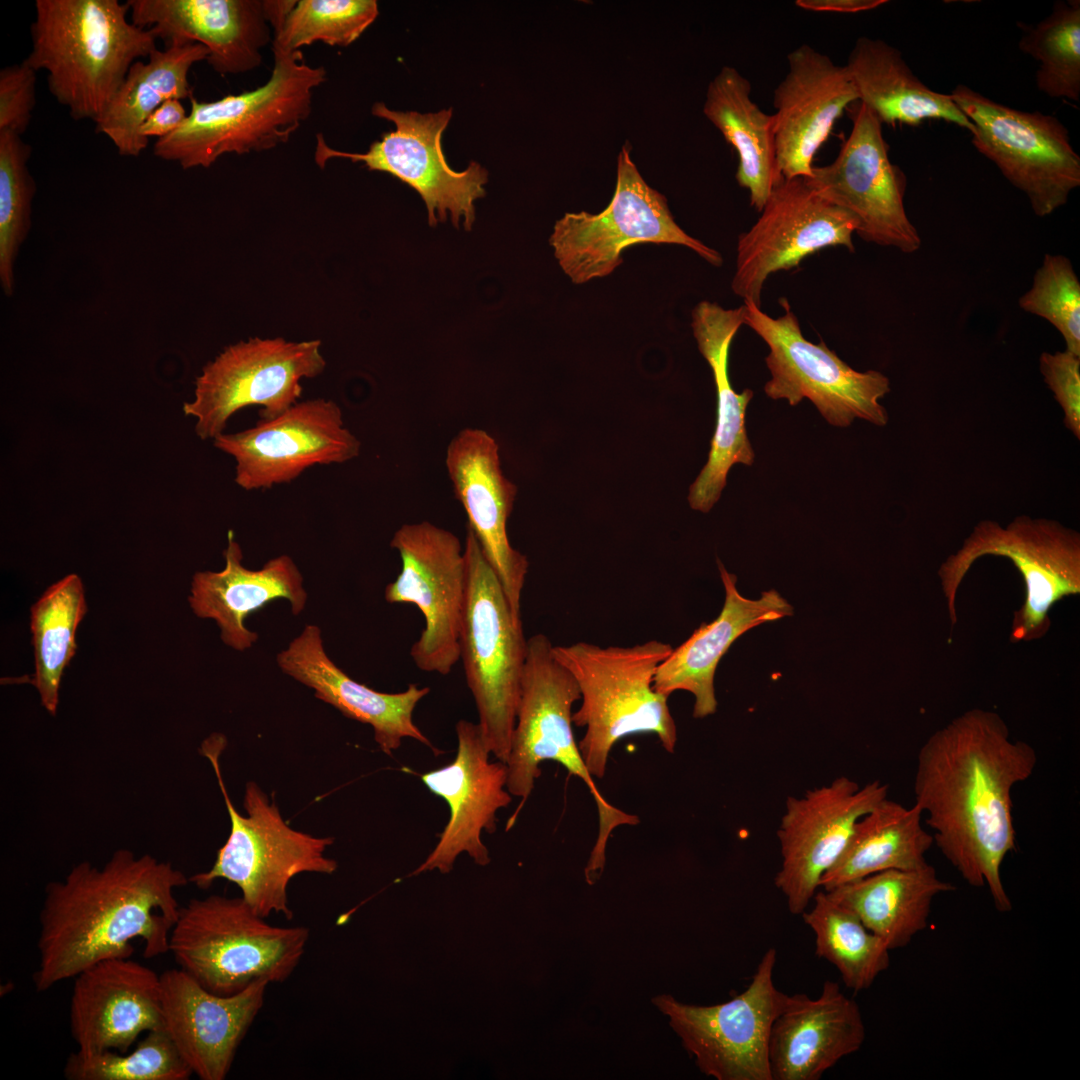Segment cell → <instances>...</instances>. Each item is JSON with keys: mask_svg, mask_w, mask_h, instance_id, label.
I'll return each instance as SVG.
<instances>
[{"mask_svg": "<svg viewBox=\"0 0 1080 1080\" xmlns=\"http://www.w3.org/2000/svg\"><path fill=\"white\" fill-rule=\"evenodd\" d=\"M1036 764L1035 749L1012 740L998 713L980 708L936 730L917 757L914 804L933 843L969 885L988 889L1000 912L1012 909L1001 878L1016 847L1012 789Z\"/></svg>", "mask_w": 1080, "mask_h": 1080, "instance_id": "1", "label": "cell"}, {"mask_svg": "<svg viewBox=\"0 0 1080 1080\" xmlns=\"http://www.w3.org/2000/svg\"><path fill=\"white\" fill-rule=\"evenodd\" d=\"M189 882L170 863L118 849L101 867L73 866L47 884L39 913L35 989L47 991L104 960L130 958L132 941L143 955L169 952L180 906L174 890Z\"/></svg>", "mask_w": 1080, "mask_h": 1080, "instance_id": "2", "label": "cell"}, {"mask_svg": "<svg viewBox=\"0 0 1080 1080\" xmlns=\"http://www.w3.org/2000/svg\"><path fill=\"white\" fill-rule=\"evenodd\" d=\"M127 2L36 0L25 59L47 72L48 89L74 120L96 121L130 67L156 49L154 32L129 21Z\"/></svg>", "mask_w": 1080, "mask_h": 1080, "instance_id": "3", "label": "cell"}, {"mask_svg": "<svg viewBox=\"0 0 1080 1080\" xmlns=\"http://www.w3.org/2000/svg\"><path fill=\"white\" fill-rule=\"evenodd\" d=\"M672 650L658 640L628 647L552 646L554 658L580 690L582 703L572 722L586 728L578 746L593 777H604L612 748L629 735L655 734L667 752H674L677 729L668 697L653 687L658 666Z\"/></svg>", "mask_w": 1080, "mask_h": 1080, "instance_id": "4", "label": "cell"}, {"mask_svg": "<svg viewBox=\"0 0 1080 1080\" xmlns=\"http://www.w3.org/2000/svg\"><path fill=\"white\" fill-rule=\"evenodd\" d=\"M274 66L262 86L211 102L190 98L191 110L173 133L157 139L155 157L183 169L210 167L228 153L245 154L286 143L310 116L324 67L305 63L301 51L272 49Z\"/></svg>", "mask_w": 1080, "mask_h": 1080, "instance_id": "5", "label": "cell"}, {"mask_svg": "<svg viewBox=\"0 0 1080 1080\" xmlns=\"http://www.w3.org/2000/svg\"><path fill=\"white\" fill-rule=\"evenodd\" d=\"M226 744L224 735L213 733L202 742L200 752L213 766L229 814L230 834L212 867L192 875L189 882L208 889L215 880L225 879L239 887L241 897L258 915L267 918L281 914L290 920V881L304 872L333 874L337 862L324 853L334 839L291 828L255 782L245 787L243 806L247 815L240 814L232 804L220 768Z\"/></svg>", "mask_w": 1080, "mask_h": 1080, "instance_id": "6", "label": "cell"}, {"mask_svg": "<svg viewBox=\"0 0 1080 1080\" xmlns=\"http://www.w3.org/2000/svg\"><path fill=\"white\" fill-rule=\"evenodd\" d=\"M547 636L536 634L527 640L521 698L507 760V790L521 802L510 817V829L540 777V764L552 760L580 778L588 787L598 811V835L592 848L585 877L593 882L602 873L606 846L614 829L636 825V815L622 811L605 800L589 772L572 729V707L581 699L570 672L552 654Z\"/></svg>", "mask_w": 1080, "mask_h": 1080, "instance_id": "7", "label": "cell"}, {"mask_svg": "<svg viewBox=\"0 0 1080 1080\" xmlns=\"http://www.w3.org/2000/svg\"><path fill=\"white\" fill-rule=\"evenodd\" d=\"M265 919L242 897L191 899L179 909L169 952L181 970L218 995L236 994L258 980L283 982L300 963L310 932Z\"/></svg>", "mask_w": 1080, "mask_h": 1080, "instance_id": "8", "label": "cell"}, {"mask_svg": "<svg viewBox=\"0 0 1080 1080\" xmlns=\"http://www.w3.org/2000/svg\"><path fill=\"white\" fill-rule=\"evenodd\" d=\"M466 590L460 659L483 739L507 763L521 698L527 652L522 622L513 617L500 581L467 528Z\"/></svg>", "mask_w": 1080, "mask_h": 1080, "instance_id": "9", "label": "cell"}, {"mask_svg": "<svg viewBox=\"0 0 1080 1080\" xmlns=\"http://www.w3.org/2000/svg\"><path fill=\"white\" fill-rule=\"evenodd\" d=\"M1008 558L1023 577L1025 599L1015 611L1010 640L1029 642L1046 635L1050 609L1080 593V534L1060 522L1027 515L1002 526L981 520L961 547L938 569L952 625L957 623L956 596L961 582L981 557Z\"/></svg>", "mask_w": 1080, "mask_h": 1080, "instance_id": "10", "label": "cell"}, {"mask_svg": "<svg viewBox=\"0 0 1080 1080\" xmlns=\"http://www.w3.org/2000/svg\"><path fill=\"white\" fill-rule=\"evenodd\" d=\"M639 243L688 247L714 266L721 254L688 235L674 220L666 197L650 187L625 144L617 158L615 191L600 213H565L556 221L550 245L564 273L575 284L611 274L621 253Z\"/></svg>", "mask_w": 1080, "mask_h": 1080, "instance_id": "11", "label": "cell"}, {"mask_svg": "<svg viewBox=\"0 0 1080 1080\" xmlns=\"http://www.w3.org/2000/svg\"><path fill=\"white\" fill-rule=\"evenodd\" d=\"M784 313L771 317L752 303H744V325L769 347L765 358L771 378L764 386L773 400L796 406L807 398L831 425L847 427L856 419L885 426L888 413L879 400L890 392L888 377L879 371L854 370L821 341L807 340L787 299Z\"/></svg>", "mask_w": 1080, "mask_h": 1080, "instance_id": "12", "label": "cell"}, {"mask_svg": "<svg viewBox=\"0 0 1080 1080\" xmlns=\"http://www.w3.org/2000/svg\"><path fill=\"white\" fill-rule=\"evenodd\" d=\"M972 122L971 143L1045 217L1065 205L1080 186V156L1055 116L996 102L959 84L949 93Z\"/></svg>", "mask_w": 1080, "mask_h": 1080, "instance_id": "13", "label": "cell"}, {"mask_svg": "<svg viewBox=\"0 0 1080 1080\" xmlns=\"http://www.w3.org/2000/svg\"><path fill=\"white\" fill-rule=\"evenodd\" d=\"M371 111L374 116L394 123L395 130L382 134L365 153L331 148L322 134H318L316 164L323 168L333 158L363 162L369 170L391 174L416 190L426 205L431 226L449 217L456 228L471 230L475 221L474 203L486 194L488 172L477 162H471L460 172L448 165L441 137L452 117V108L422 114L391 110L383 102H377Z\"/></svg>", "mask_w": 1080, "mask_h": 1080, "instance_id": "14", "label": "cell"}, {"mask_svg": "<svg viewBox=\"0 0 1080 1080\" xmlns=\"http://www.w3.org/2000/svg\"><path fill=\"white\" fill-rule=\"evenodd\" d=\"M320 347L319 340L282 338L231 345L203 367L183 412L196 419L195 432L202 440L223 434L229 419L249 406L261 407L262 419L274 418L298 402L302 379L324 371Z\"/></svg>", "mask_w": 1080, "mask_h": 1080, "instance_id": "15", "label": "cell"}, {"mask_svg": "<svg viewBox=\"0 0 1080 1080\" xmlns=\"http://www.w3.org/2000/svg\"><path fill=\"white\" fill-rule=\"evenodd\" d=\"M776 956L769 948L747 988L727 1002L699 1006L671 995L652 999L705 1075L717 1080H772L769 1038L786 995L773 981Z\"/></svg>", "mask_w": 1080, "mask_h": 1080, "instance_id": "16", "label": "cell"}, {"mask_svg": "<svg viewBox=\"0 0 1080 1080\" xmlns=\"http://www.w3.org/2000/svg\"><path fill=\"white\" fill-rule=\"evenodd\" d=\"M390 546L398 551L402 568L386 586L385 600L417 606L425 625L410 656L420 670L447 675L460 659L464 544L451 531L422 521L398 528Z\"/></svg>", "mask_w": 1080, "mask_h": 1080, "instance_id": "17", "label": "cell"}, {"mask_svg": "<svg viewBox=\"0 0 1080 1080\" xmlns=\"http://www.w3.org/2000/svg\"><path fill=\"white\" fill-rule=\"evenodd\" d=\"M851 119L850 135L834 161L813 166L805 180L813 191L857 219L856 233L864 241L916 252L921 238L904 207L907 178L889 159L882 123L859 101Z\"/></svg>", "mask_w": 1080, "mask_h": 1080, "instance_id": "18", "label": "cell"}, {"mask_svg": "<svg viewBox=\"0 0 1080 1080\" xmlns=\"http://www.w3.org/2000/svg\"><path fill=\"white\" fill-rule=\"evenodd\" d=\"M755 224L737 242L733 292L761 307L767 278L833 246L854 252L857 219L813 191L805 178L781 176Z\"/></svg>", "mask_w": 1080, "mask_h": 1080, "instance_id": "19", "label": "cell"}, {"mask_svg": "<svg viewBox=\"0 0 1080 1080\" xmlns=\"http://www.w3.org/2000/svg\"><path fill=\"white\" fill-rule=\"evenodd\" d=\"M235 460V482L245 490L289 483L315 465L358 457L360 440L345 426L339 405L323 398L297 402L282 414L214 439Z\"/></svg>", "mask_w": 1080, "mask_h": 1080, "instance_id": "20", "label": "cell"}, {"mask_svg": "<svg viewBox=\"0 0 1080 1080\" xmlns=\"http://www.w3.org/2000/svg\"><path fill=\"white\" fill-rule=\"evenodd\" d=\"M887 792L888 786L879 780L860 786L840 776L801 797L787 798L777 831L782 863L774 882L792 914L801 915L808 908L856 822Z\"/></svg>", "mask_w": 1080, "mask_h": 1080, "instance_id": "21", "label": "cell"}, {"mask_svg": "<svg viewBox=\"0 0 1080 1080\" xmlns=\"http://www.w3.org/2000/svg\"><path fill=\"white\" fill-rule=\"evenodd\" d=\"M458 746L454 760L421 775L425 786L443 798L450 810L439 841L426 860L412 873L438 869L449 873L457 856L467 852L476 864L490 862L482 831H496V813L507 807L512 795L507 788V764L491 762L478 723L459 720L455 727Z\"/></svg>", "mask_w": 1080, "mask_h": 1080, "instance_id": "22", "label": "cell"}, {"mask_svg": "<svg viewBox=\"0 0 1080 1080\" xmlns=\"http://www.w3.org/2000/svg\"><path fill=\"white\" fill-rule=\"evenodd\" d=\"M445 464L468 529L497 575L510 610L521 621V596L528 573L525 555L507 534L517 487L502 472L499 446L485 430L465 428L448 444Z\"/></svg>", "mask_w": 1080, "mask_h": 1080, "instance_id": "23", "label": "cell"}, {"mask_svg": "<svg viewBox=\"0 0 1080 1080\" xmlns=\"http://www.w3.org/2000/svg\"><path fill=\"white\" fill-rule=\"evenodd\" d=\"M269 984L258 980L225 996L208 991L180 968L160 974L163 1029L193 1074L201 1080L227 1077Z\"/></svg>", "mask_w": 1080, "mask_h": 1080, "instance_id": "24", "label": "cell"}, {"mask_svg": "<svg viewBox=\"0 0 1080 1080\" xmlns=\"http://www.w3.org/2000/svg\"><path fill=\"white\" fill-rule=\"evenodd\" d=\"M773 94L776 161L787 179L811 176L813 160L844 111L858 101L847 68L802 44Z\"/></svg>", "mask_w": 1080, "mask_h": 1080, "instance_id": "25", "label": "cell"}, {"mask_svg": "<svg viewBox=\"0 0 1080 1080\" xmlns=\"http://www.w3.org/2000/svg\"><path fill=\"white\" fill-rule=\"evenodd\" d=\"M69 1019L77 1050L127 1052L163 1029L160 975L129 958L100 961L74 977Z\"/></svg>", "mask_w": 1080, "mask_h": 1080, "instance_id": "26", "label": "cell"}, {"mask_svg": "<svg viewBox=\"0 0 1080 1080\" xmlns=\"http://www.w3.org/2000/svg\"><path fill=\"white\" fill-rule=\"evenodd\" d=\"M133 24L151 29L166 45L195 42L209 52L207 62L221 75L257 68L270 40L265 1L128 0ZM270 24V23H269Z\"/></svg>", "mask_w": 1080, "mask_h": 1080, "instance_id": "27", "label": "cell"}, {"mask_svg": "<svg viewBox=\"0 0 1080 1080\" xmlns=\"http://www.w3.org/2000/svg\"><path fill=\"white\" fill-rule=\"evenodd\" d=\"M866 1038L857 1002L826 980L819 997L785 995L769 1038L772 1080H819Z\"/></svg>", "mask_w": 1080, "mask_h": 1080, "instance_id": "28", "label": "cell"}, {"mask_svg": "<svg viewBox=\"0 0 1080 1080\" xmlns=\"http://www.w3.org/2000/svg\"><path fill=\"white\" fill-rule=\"evenodd\" d=\"M276 660L285 674L312 688L316 698L350 719L369 724L375 741L385 754L391 756L407 737L438 753L413 721V711L430 692L429 687L413 683L405 691L383 693L357 682L328 657L321 630L312 624L306 625Z\"/></svg>", "mask_w": 1080, "mask_h": 1080, "instance_id": "29", "label": "cell"}, {"mask_svg": "<svg viewBox=\"0 0 1080 1080\" xmlns=\"http://www.w3.org/2000/svg\"><path fill=\"white\" fill-rule=\"evenodd\" d=\"M744 316L743 305L725 309L710 301H701L692 310L693 336L712 370L717 394L716 428L708 460L688 493L690 507L703 513L719 500L731 467L738 463L751 466L755 457L745 426L747 406L754 392H736L728 374L730 346L744 325Z\"/></svg>", "mask_w": 1080, "mask_h": 1080, "instance_id": "30", "label": "cell"}, {"mask_svg": "<svg viewBox=\"0 0 1080 1080\" xmlns=\"http://www.w3.org/2000/svg\"><path fill=\"white\" fill-rule=\"evenodd\" d=\"M725 601L718 617L698 629L658 666L653 687L669 697L677 690L694 696L693 716L704 718L717 709L714 677L717 665L732 643L746 631L786 616L793 607L775 590L749 599L737 589V578L718 561Z\"/></svg>", "mask_w": 1080, "mask_h": 1080, "instance_id": "31", "label": "cell"}, {"mask_svg": "<svg viewBox=\"0 0 1080 1080\" xmlns=\"http://www.w3.org/2000/svg\"><path fill=\"white\" fill-rule=\"evenodd\" d=\"M223 556L222 571L195 573L188 601L197 617L216 621L226 645L243 651L258 638L244 624L252 612L285 598L292 613L298 615L305 607L307 593L299 569L287 555L269 560L259 570H250L242 565L241 547L229 531Z\"/></svg>", "mask_w": 1080, "mask_h": 1080, "instance_id": "32", "label": "cell"}, {"mask_svg": "<svg viewBox=\"0 0 1080 1080\" xmlns=\"http://www.w3.org/2000/svg\"><path fill=\"white\" fill-rule=\"evenodd\" d=\"M858 94L883 124L918 126L927 120L953 123L972 133L974 126L950 94L927 87L901 52L881 39L859 37L845 65Z\"/></svg>", "mask_w": 1080, "mask_h": 1080, "instance_id": "33", "label": "cell"}, {"mask_svg": "<svg viewBox=\"0 0 1080 1080\" xmlns=\"http://www.w3.org/2000/svg\"><path fill=\"white\" fill-rule=\"evenodd\" d=\"M208 49L195 42H172L156 49L148 61H136L102 115L95 121L97 133L110 139L120 156L139 157L149 139L139 129L168 99L191 98L188 75L191 67L208 59Z\"/></svg>", "mask_w": 1080, "mask_h": 1080, "instance_id": "34", "label": "cell"}, {"mask_svg": "<svg viewBox=\"0 0 1080 1080\" xmlns=\"http://www.w3.org/2000/svg\"><path fill=\"white\" fill-rule=\"evenodd\" d=\"M750 95L749 80L736 68L724 66L708 85L703 113L736 150V181L749 191L750 205L760 212L782 175L773 114L762 111Z\"/></svg>", "mask_w": 1080, "mask_h": 1080, "instance_id": "35", "label": "cell"}, {"mask_svg": "<svg viewBox=\"0 0 1080 1080\" xmlns=\"http://www.w3.org/2000/svg\"><path fill=\"white\" fill-rule=\"evenodd\" d=\"M954 890L928 863L918 869L881 871L826 892L891 951L905 947L926 928L935 897Z\"/></svg>", "mask_w": 1080, "mask_h": 1080, "instance_id": "36", "label": "cell"}, {"mask_svg": "<svg viewBox=\"0 0 1080 1080\" xmlns=\"http://www.w3.org/2000/svg\"><path fill=\"white\" fill-rule=\"evenodd\" d=\"M922 817L915 804L908 808L887 797L881 800L856 822L843 852L822 876L820 888L830 891L881 871L927 865L926 853L934 843Z\"/></svg>", "mask_w": 1080, "mask_h": 1080, "instance_id": "37", "label": "cell"}, {"mask_svg": "<svg viewBox=\"0 0 1080 1080\" xmlns=\"http://www.w3.org/2000/svg\"><path fill=\"white\" fill-rule=\"evenodd\" d=\"M86 612L84 585L77 574L49 586L30 609L35 660L31 683L51 715L57 712L62 676L77 651L76 632Z\"/></svg>", "mask_w": 1080, "mask_h": 1080, "instance_id": "38", "label": "cell"}, {"mask_svg": "<svg viewBox=\"0 0 1080 1080\" xmlns=\"http://www.w3.org/2000/svg\"><path fill=\"white\" fill-rule=\"evenodd\" d=\"M801 916L815 935V954L834 965L845 986L868 989L890 965V949L850 909L818 890Z\"/></svg>", "mask_w": 1080, "mask_h": 1080, "instance_id": "39", "label": "cell"}, {"mask_svg": "<svg viewBox=\"0 0 1080 1080\" xmlns=\"http://www.w3.org/2000/svg\"><path fill=\"white\" fill-rule=\"evenodd\" d=\"M1019 49L1039 62L1038 90L1051 98L1080 101V1L1059 0L1035 26L1023 28Z\"/></svg>", "mask_w": 1080, "mask_h": 1080, "instance_id": "40", "label": "cell"}, {"mask_svg": "<svg viewBox=\"0 0 1080 1080\" xmlns=\"http://www.w3.org/2000/svg\"><path fill=\"white\" fill-rule=\"evenodd\" d=\"M192 1074L164 1029L145 1033L132 1052L77 1050L64 1065L68 1080H187Z\"/></svg>", "mask_w": 1080, "mask_h": 1080, "instance_id": "41", "label": "cell"}, {"mask_svg": "<svg viewBox=\"0 0 1080 1080\" xmlns=\"http://www.w3.org/2000/svg\"><path fill=\"white\" fill-rule=\"evenodd\" d=\"M377 16L375 0L295 1L283 20L273 27L272 49L294 52L316 41L348 46Z\"/></svg>", "mask_w": 1080, "mask_h": 1080, "instance_id": "42", "label": "cell"}, {"mask_svg": "<svg viewBox=\"0 0 1080 1080\" xmlns=\"http://www.w3.org/2000/svg\"><path fill=\"white\" fill-rule=\"evenodd\" d=\"M31 147L11 131H0V281L5 295L14 293V262L31 225L36 192L28 168Z\"/></svg>", "mask_w": 1080, "mask_h": 1080, "instance_id": "43", "label": "cell"}, {"mask_svg": "<svg viewBox=\"0 0 1080 1080\" xmlns=\"http://www.w3.org/2000/svg\"><path fill=\"white\" fill-rule=\"evenodd\" d=\"M1019 306L1050 322L1063 336L1065 350L1080 356V282L1067 257L1044 256Z\"/></svg>", "mask_w": 1080, "mask_h": 1080, "instance_id": "44", "label": "cell"}, {"mask_svg": "<svg viewBox=\"0 0 1080 1080\" xmlns=\"http://www.w3.org/2000/svg\"><path fill=\"white\" fill-rule=\"evenodd\" d=\"M1040 372L1063 410L1064 425L1080 439V356L1067 350L1043 352Z\"/></svg>", "mask_w": 1080, "mask_h": 1080, "instance_id": "45", "label": "cell"}, {"mask_svg": "<svg viewBox=\"0 0 1080 1080\" xmlns=\"http://www.w3.org/2000/svg\"><path fill=\"white\" fill-rule=\"evenodd\" d=\"M36 104V71L25 60L0 71V131L20 136L27 130Z\"/></svg>", "mask_w": 1080, "mask_h": 1080, "instance_id": "46", "label": "cell"}, {"mask_svg": "<svg viewBox=\"0 0 1080 1080\" xmlns=\"http://www.w3.org/2000/svg\"><path fill=\"white\" fill-rule=\"evenodd\" d=\"M186 118V111L180 100L168 99L144 121L139 133L146 139H160L176 131Z\"/></svg>", "mask_w": 1080, "mask_h": 1080, "instance_id": "47", "label": "cell"}, {"mask_svg": "<svg viewBox=\"0 0 1080 1080\" xmlns=\"http://www.w3.org/2000/svg\"><path fill=\"white\" fill-rule=\"evenodd\" d=\"M885 0H797L795 5L815 12L858 13L875 9Z\"/></svg>", "mask_w": 1080, "mask_h": 1080, "instance_id": "48", "label": "cell"}]
</instances>
